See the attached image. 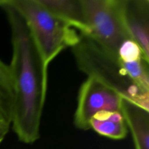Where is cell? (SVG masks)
<instances>
[{"mask_svg": "<svg viewBox=\"0 0 149 149\" xmlns=\"http://www.w3.org/2000/svg\"><path fill=\"white\" fill-rule=\"evenodd\" d=\"M26 21L47 65L64 49L72 47L79 33L48 11L37 0H10Z\"/></svg>", "mask_w": 149, "mask_h": 149, "instance_id": "3", "label": "cell"}, {"mask_svg": "<svg viewBox=\"0 0 149 149\" xmlns=\"http://www.w3.org/2000/svg\"><path fill=\"white\" fill-rule=\"evenodd\" d=\"M119 5L127 32L149 61V1L119 0Z\"/></svg>", "mask_w": 149, "mask_h": 149, "instance_id": "6", "label": "cell"}, {"mask_svg": "<svg viewBox=\"0 0 149 149\" xmlns=\"http://www.w3.org/2000/svg\"><path fill=\"white\" fill-rule=\"evenodd\" d=\"M90 127L100 135L113 140H122L127 134L122 111L100 112L90 121Z\"/></svg>", "mask_w": 149, "mask_h": 149, "instance_id": "9", "label": "cell"}, {"mask_svg": "<svg viewBox=\"0 0 149 149\" xmlns=\"http://www.w3.org/2000/svg\"><path fill=\"white\" fill-rule=\"evenodd\" d=\"M79 35L78 42L71 47L79 69L114 90L122 98L149 111V93L132 81L118 58L90 36Z\"/></svg>", "mask_w": 149, "mask_h": 149, "instance_id": "2", "label": "cell"}, {"mask_svg": "<svg viewBox=\"0 0 149 149\" xmlns=\"http://www.w3.org/2000/svg\"><path fill=\"white\" fill-rule=\"evenodd\" d=\"M122 97L117 93L93 77H88L80 87L74 124L77 129L88 130L90 121L97 113L121 111Z\"/></svg>", "mask_w": 149, "mask_h": 149, "instance_id": "5", "label": "cell"}, {"mask_svg": "<svg viewBox=\"0 0 149 149\" xmlns=\"http://www.w3.org/2000/svg\"><path fill=\"white\" fill-rule=\"evenodd\" d=\"M121 111L130 130L135 149H149V111L122 99Z\"/></svg>", "mask_w": 149, "mask_h": 149, "instance_id": "7", "label": "cell"}, {"mask_svg": "<svg viewBox=\"0 0 149 149\" xmlns=\"http://www.w3.org/2000/svg\"><path fill=\"white\" fill-rule=\"evenodd\" d=\"M87 36L117 58L121 46L132 39L121 17L119 0H81Z\"/></svg>", "mask_w": 149, "mask_h": 149, "instance_id": "4", "label": "cell"}, {"mask_svg": "<svg viewBox=\"0 0 149 149\" xmlns=\"http://www.w3.org/2000/svg\"><path fill=\"white\" fill-rule=\"evenodd\" d=\"M1 7L5 10L11 29L13 56L9 67L14 90L12 125L20 142L31 144L39 138L48 65L26 21L10 0H6Z\"/></svg>", "mask_w": 149, "mask_h": 149, "instance_id": "1", "label": "cell"}, {"mask_svg": "<svg viewBox=\"0 0 149 149\" xmlns=\"http://www.w3.org/2000/svg\"><path fill=\"white\" fill-rule=\"evenodd\" d=\"M14 90L10 67L0 59V122L12 125Z\"/></svg>", "mask_w": 149, "mask_h": 149, "instance_id": "10", "label": "cell"}, {"mask_svg": "<svg viewBox=\"0 0 149 149\" xmlns=\"http://www.w3.org/2000/svg\"><path fill=\"white\" fill-rule=\"evenodd\" d=\"M5 1L6 0H0V7H1V6L4 4Z\"/></svg>", "mask_w": 149, "mask_h": 149, "instance_id": "13", "label": "cell"}, {"mask_svg": "<svg viewBox=\"0 0 149 149\" xmlns=\"http://www.w3.org/2000/svg\"><path fill=\"white\" fill-rule=\"evenodd\" d=\"M10 126H8V125H5V124L0 122V143L4 140V137L6 136L9 130H10Z\"/></svg>", "mask_w": 149, "mask_h": 149, "instance_id": "12", "label": "cell"}, {"mask_svg": "<svg viewBox=\"0 0 149 149\" xmlns=\"http://www.w3.org/2000/svg\"><path fill=\"white\" fill-rule=\"evenodd\" d=\"M48 11L79 33L87 35L88 28L81 0H37Z\"/></svg>", "mask_w": 149, "mask_h": 149, "instance_id": "8", "label": "cell"}, {"mask_svg": "<svg viewBox=\"0 0 149 149\" xmlns=\"http://www.w3.org/2000/svg\"><path fill=\"white\" fill-rule=\"evenodd\" d=\"M132 81L143 91L149 93V62L142 58L130 62H120Z\"/></svg>", "mask_w": 149, "mask_h": 149, "instance_id": "11", "label": "cell"}]
</instances>
